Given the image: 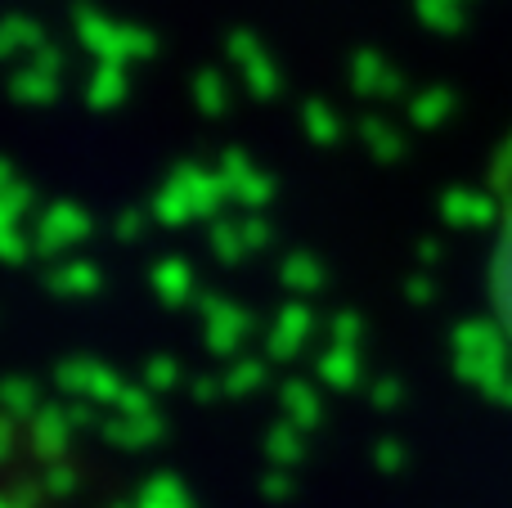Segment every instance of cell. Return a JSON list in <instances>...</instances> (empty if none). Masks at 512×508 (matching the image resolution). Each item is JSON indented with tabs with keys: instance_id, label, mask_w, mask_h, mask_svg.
<instances>
[{
	"instance_id": "1",
	"label": "cell",
	"mask_w": 512,
	"mask_h": 508,
	"mask_svg": "<svg viewBox=\"0 0 512 508\" xmlns=\"http://www.w3.org/2000/svg\"><path fill=\"white\" fill-rule=\"evenodd\" d=\"M486 302L495 333L512 351V180L504 185V203H499L495 239H490V257H486Z\"/></svg>"
}]
</instances>
